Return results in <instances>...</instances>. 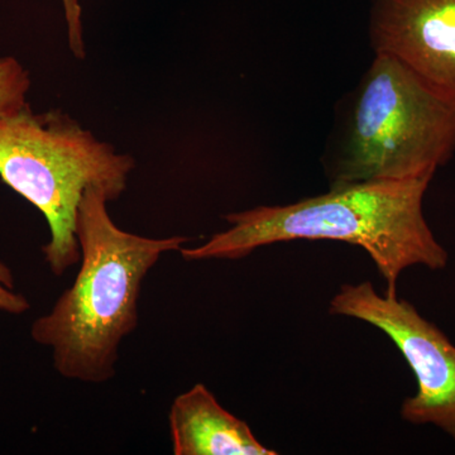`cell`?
Listing matches in <instances>:
<instances>
[{
	"instance_id": "9",
	"label": "cell",
	"mask_w": 455,
	"mask_h": 455,
	"mask_svg": "<svg viewBox=\"0 0 455 455\" xmlns=\"http://www.w3.org/2000/svg\"><path fill=\"white\" fill-rule=\"evenodd\" d=\"M31 309V302L16 291L13 272L0 260V311L11 315H22Z\"/></svg>"
},
{
	"instance_id": "2",
	"label": "cell",
	"mask_w": 455,
	"mask_h": 455,
	"mask_svg": "<svg viewBox=\"0 0 455 455\" xmlns=\"http://www.w3.org/2000/svg\"><path fill=\"white\" fill-rule=\"evenodd\" d=\"M100 188L84 193L76 217L79 271L52 309L33 322L31 337L52 352L53 367L70 381L106 383L116 376L122 341L139 325L147 275L188 236L148 238L121 229Z\"/></svg>"
},
{
	"instance_id": "6",
	"label": "cell",
	"mask_w": 455,
	"mask_h": 455,
	"mask_svg": "<svg viewBox=\"0 0 455 455\" xmlns=\"http://www.w3.org/2000/svg\"><path fill=\"white\" fill-rule=\"evenodd\" d=\"M370 37L374 53L455 104V0H376Z\"/></svg>"
},
{
	"instance_id": "5",
	"label": "cell",
	"mask_w": 455,
	"mask_h": 455,
	"mask_svg": "<svg viewBox=\"0 0 455 455\" xmlns=\"http://www.w3.org/2000/svg\"><path fill=\"white\" fill-rule=\"evenodd\" d=\"M329 311L368 323L394 341L418 382L401 405L403 420L434 425L455 440V346L447 335L409 301L379 295L370 281L343 284Z\"/></svg>"
},
{
	"instance_id": "3",
	"label": "cell",
	"mask_w": 455,
	"mask_h": 455,
	"mask_svg": "<svg viewBox=\"0 0 455 455\" xmlns=\"http://www.w3.org/2000/svg\"><path fill=\"white\" fill-rule=\"evenodd\" d=\"M455 154V104L396 60L376 57L350 94L324 156L331 188L434 178Z\"/></svg>"
},
{
	"instance_id": "8",
	"label": "cell",
	"mask_w": 455,
	"mask_h": 455,
	"mask_svg": "<svg viewBox=\"0 0 455 455\" xmlns=\"http://www.w3.org/2000/svg\"><path fill=\"white\" fill-rule=\"evenodd\" d=\"M31 88L28 71L14 57L0 59V118L20 110L27 104Z\"/></svg>"
},
{
	"instance_id": "7",
	"label": "cell",
	"mask_w": 455,
	"mask_h": 455,
	"mask_svg": "<svg viewBox=\"0 0 455 455\" xmlns=\"http://www.w3.org/2000/svg\"><path fill=\"white\" fill-rule=\"evenodd\" d=\"M169 429L175 455H276L260 444L245 421L220 405L204 383L171 403Z\"/></svg>"
},
{
	"instance_id": "4",
	"label": "cell",
	"mask_w": 455,
	"mask_h": 455,
	"mask_svg": "<svg viewBox=\"0 0 455 455\" xmlns=\"http://www.w3.org/2000/svg\"><path fill=\"white\" fill-rule=\"evenodd\" d=\"M134 169L121 155L60 110L35 113L28 106L0 118V179L38 209L50 241L42 247L55 276L79 263L76 217L84 193L97 188L119 199Z\"/></svg>"
},
{
	"instance_id": "1",
	"label": "cell",
	"mask_w": 455,
	"mask_h": 455,
	"mask_svg": "<svg viewBox=\"0 0 455 455\" xmlns=\"http://www.w3.org/2000/svg\"><path fill=\"white\" fill-rule=\"evenodd\" d=\"M433 178L373 180L333 187L323 196L289 205L257 206L224 217L228 229L196 248L179 251L185 260L241 259L283 242L339 241L363 248L397 295L405 269H444L447 250L425 220L423 202Z\"/></svg>"
},
{
	"instance_id": "10",
	"label": "cell",
	"mask_w": 455,
	"mask_h": 455,
	"mask_svg": "<svg viewBox=\"0 0 455 455\" xmlns=\"http://www.w3.org/2000/svg\"><path fill=\"white\" fill-rule=\"evenodd\" d=\"M68 22V44L77 59L85 57V46L83 40L82 7L79 0H62Z\"/></svg>"
}]
</instances>
